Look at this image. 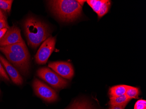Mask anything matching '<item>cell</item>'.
<instances>
[{
	"instance_id": "cell-10",
	"label": "cell",
	"mask_w": 146,
	"mask_h": 109,
	"mask_svg": "<svg viewBox=\"0 0 146 109\" xmlns=\"http://www.w3.org/2000/svg\"><path fill=\"white\" fill-rule=\"evenodd\" d=\"M86 1L96 13L99 18L109 12L111 5V2L109 0H88Z\"/></svg>"
},
{
	"instance_id": "cell-9",
	"label": "cell",
	"mask_w": 146,
	"mask_h": 109,
	"mask_svg": "<svg viewBox=\"0 0 146 109\" xmlns=\"http://www.w3.org/2000/svg\"><path fill=\"white\" fill-rule=\"evenodd\" d=\"M0 62L12 82L16 85H22L23 83V80L19 71L1 54Z\"/></svg>"
},
{
	"instance_id": "cell-17",
	"label": "cell",
	"mask_w": 146,
	"mask_h": 109,
	"mask_svg": "<svg viewBox=\"0 0 146 109\" xmlns=\"http://www.w3.org/2000/svg\"><path fill=\"white\" fill-rule=\"evenodd\" d=\"M80 109H93L90 104L85 100H80Z\"/></svg>"
},
{
	"instance_id": "cell-15",
	"label": "cell",
	"mask_w": 146,
	"mask_h": 109,
	"mask_svg": "<svg viewBox=\"0 0 146 109\" xmlns=\"http://www.w3.org/2000/svg\"><path fill=\"white\" fill-rule=\"evenodd\" d=\"M0 78L6 81H9L10 78L9 76L4 69L2 64L0 62Z\"/></svg>"
},
{
	"instance_id": "cell-8",
	"label": "cell",
	"mask_w": 146,
	"mask_h": 109,
	"mask_svg": "<svg viewBox=\"0 0 146 109\" xmlns=\"http://www.w3.org/2000/svg\"><path fill=\"white\" fill-rule=\"evenodd\" d=\"M24 42L19 27L13 25L10 27L3 38L0 40V47L6 46Z\"/></svg>"
},
{
	"instance_id": "cell-13",
	"label": "cell",
	"mask_w": 146,
	"mask_h": 109,
	"mask_svg": "<svg viewBox=\"0 0 146 109\" xmlns=\"http://www.w3.org/2000/svg\"><path fill=\"white\" fill-rule=\"evenodd\" d=\"M140 93V91L138 88L130 86L127 90L125 95L128 99L131 100L137 98Z\"/></svg>"
},
{
	"instance_id": "cell-16",
	"label": "cell",
	"mask_w": 146,
	"mask_h": 109,
	"mask_svg": "<svg viewBox=\"0 0 146 109\" xmlns=\"http://www.w3.org/2000/svg\"><path fill=\"white\" fill-rule=\"evenodd\" d=\"M134 109H146V101L145 100H138L134 106Z\"/></svg>"
},
{
	"instance_id": "cell-19",
	"label": "cell",
	"mask_w": 146,
	"mask_h": 109,
	"mask_svg": "<svg viewBox=\"0 0 146 109\" xmlns=\"http://www.w3.org/2000/svg\"><path fill=\"white\" fill-rule=\"evenodd\" d=\"M80 101L75 100L68 109H80Z\"/></svg>"
},
{
	"instance_id": "cell-6",
	"label": "cell",
	"mask_w": 146,
	"mask_h": 109,
	"mask_svg": "<svg viewBox=\"0 0 146 109\" xmlns=\"http://www.w3.org/2000/svg\"><path fill=\"white\" fill-rule=\"evenodd\" d=\"M56 42V37H50L42 42L35 55V61L38 65L46 63L54 51Z\"/></svg>"
},
{
	"instance_id": "cell-14",
	"label": "cell",
	"mask_w": 146,
	"mask_h": 109,
	"mask_svg": "<svg viewBox=\"0 0 146 109\" xmlns=\"http://www.w3.org/2000/svg\"><path fill=\"white\" fill-rule=\"evenodd\" d=\"M12 0H0V9L9 12L11 10Z\"/></svg>"
},
{
	"instance_id": "cell-3",
	"label": "cell",
	"mask_w": 146,
	"mask_h": 109,
	"mask_svg": "<svg viewBox=\"0 0 146 109\" xmlns=\"http://www.w3.org/2000/svg\"><path fill=\"white\" fill-rule=\"evenodd\" d=\"M48 3L52 11L62 22H74L82 15V6L77 1L53 0Z\"/></svg>"
},
{
	"instance_id": "cell-22",
	"label": "cell",
	"mask_w": 146,
	"mask_h": 109,
	"mask_svg": "<svg viewBox=\"0 0 146 109\" xmlns=\"http://www.w3.org/2000/svg\"><path fill=\"white\" fill-rule=\"evenodd\" d=\"M124 108L122 106H115L111 107L110 109H124Z\"/></svg>"
},
{
	"instance_id": "cell-4",
	"label": "cell",
	"mask_w": 146,
	"mask_h": 109,
	"mask_svg": "<svg viewBox=\"0 0 146 109\" xmlns=\"http://www.w3.org/2000/svg\"><path fill=\"white\" fill-rule=\"evenodd\" d=\"M37 75L56 90H61L68 85L67 80L47 67H42L37 71Z\"/></svg>"
},
{
	"instance_id": "cell-18",
	"label": "cell",
	"mask_w": 146,
	"mask_h": 109,
	"mask_svg": "<svg viewBox=\"0 0 146 109\" xmlns=\"http://www.w3.org/2000/svg\"><path fill=\"white\" fill-rule=\"evenodd\" d=\"M6 18L0 20V30L4 28H9Z\"/></svg>"
},
{
	"instance_id": "cell-2",
	"label": "cell",
	"mask_w": 146,
	"mask_h": 109,
	"mask_svg": "<svg viewBox=\"0 0 146 109\" xmlns=\"http://www.w3.org/2000/svg\"><path fill=\"white\" fill-rule=\"evenodd\" d=\"M23 26L28 44L34 49L50 37L51 30L48 25L34 17L27 18Z\"/></svg>"
},
{
	"instance_id": "cell-21",
	"label": "cell",
	"mask_w": 146,
	"mask_h": 109,
	"mask_svg": "<svg viewBox=\"0 0 146 109\" xmlns=\"http://www.w3.org/2000/svg\"><path fill=\"white\" fill-rule=\"evenodd\" d=\"M6 17L5 16L4 13H3V11L1 9H0V20L6 18Z\"/></svg>"
},
{
	"instance_id": "cell-1",
	"label": "cell",
	"mask_w": 146,
	"mask_h": 109,
	"mask_svg": "<svg viewBox=\"0 0 146 109\" xmlns=\"http://www.w3.org/2000/svg\"><path fill=\"white\" fill-rule=\"evenodd\" d=\"M0 51L8 61L23 75L29 73L30 56L25 41L17 44L0 47Z\"/></svg>"
},
{
	"instance_id": "cell-7",
	"label": "cell",
	"mask_w": 146,
	"mask_h": 109,
	"mask_svg": "<svg viewBox=\"0 0 146 109\" xmlns=\"http://www.w3.org/2000/svg\"><path fill=\"white\" fill-rule=\"evenodd\" d=\"M48 66L63 78L71 79L74 75V69L73 66L68 62H51L49 63Z\"/></svg>"
},
{
	"instance_id": "cell-12",
	"label": "cell",
	"mask_w": 146,
	"mask_h": 109,
	"mask_svg": "<svg viewBox=\"0 0 146 109\" xmlns=\"http://www.w3.org/2000/svg\"><path fill=\"white\" fill-rule=\"evenodd\" d=\"M110 99L109 104L111 107L119 106L125 108L130 101V99H128L125 95L117 97H111Z\"/></svg>"
},
{
	"instance_id": "cell-20",
	"label": "cell",
	"mask_w": 146,
	"mask_h": 109,
	"mask_svg": "<svg viewBox=\"0 0 146 109\" xmlns=\"http://www.w3.org/2000/svg\"><path fill=\"white\" fill-rule=\"evenodd\" d=\"M8 29H9V28H4L0 30V40L5 36V34Z\"/></svg>"
},
{
	"instance_id": "cell-5",
	"label": "cell",
	"mask_w": 146,
	"mask_h": 109,
	"mask_svg": "<svg viewBox=\"0 0 146 109\" xmlns=\"http://www.w3.org/2000/svg\"><path fill=\"white\" fill-rule=\"evenodd\" d=\"M33 87L37 96L48 103L54 102L58 99L56 92L44 83L37 79L33 82Z\"/></svg>"
},
{
	"instance_id": "cell-11",
	"label": "cell",
	"mask_w": 146,
	"mask_h": 109,
	"mask_svg": "<svg viewBox=\"0 0 146 109\" xmlns=\"http://www.w3.org/2000/svg\"><path fill=\"white\" fill-rule=\"evenodd\" d=\"M130 86L125 85H119L113 86L110 89L109 93L110 98L117 97L125 95L128 88Z\"/></svg>"
}]
</instances>
